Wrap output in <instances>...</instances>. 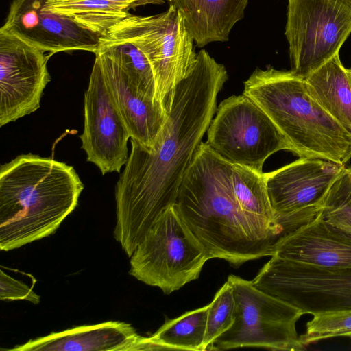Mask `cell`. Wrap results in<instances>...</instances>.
I'll list each match as a JSON object with an SVG mask.
<instances>
[{
  "label": "cell",
  "mask_w": 351,
  "mask_h": 351,
  "mask_svg": "<svg viewBox=\"0 0 351 351\" xmlns=\"http://www.w3.org/2000/svg\"><path fill=\"white\" fill-rule=\"evenodd\" d=\"M228 78L226 67L200 50L193 68L171 94L154 147L147 149L130 140L132 150L115 187L114 230V239L129 257L161 213L176 203Z\"/></svg>",
  "instance_id": "6da1fadb"
},
{
  "label": "cell",
  "mask_w": 351,
  "mask_h": 351,
  "mask_svg": "<svg viewBox=\"0 0 351 351\" xmlns=\"http://www.w3.org/2000/svg\"><path fill=\"white\" fill-rule=\"evenodd\" d=\"M233 165L202 141L183 177L175 205L211 258L238 267L271 256L274 243L241 209L232 184Z\"/></svg>",
  "instance_id": "7a4b0ae2"
},
{
  "label": "cell",
  "mask_w": 351,
  "mask_h": 351,
  "mask_svg": "<svg viewBox=\"0 0 351 351\" xmlns=\"http://www.w3.org/2000/svg\"><path fill=\"white\" fill-rule=\"evenodd\" d=\"M84 189L74 168L21 154L0 169V249L9 251L53 234Z\"/></svg>",
  "instance_id": "3957f363"
},
{
  "label": "cell",
  "mask_w": 351,
  "mask_h": 351,
  "mask_svg": "<svg viewBox=\"0 0 351 351\" xmlns=\"http://www.w3.org/2000/svg\"><path fill=\"white\" fill-rule=\"evenodd\" d=\"M243 95L271 119L300 158L345 165L351 158V134L310 95L305 79L290 71L256 69Z\"/></svg>",
  "instance_id": "277c9868"
},
{
  "label": "cell",
  "mask_w": 351,
  "mask_h": 351,
  "mask_svg": "<svg viewBox=\"0 0 351 351\" xmlns=\"http://www.w3.org/2000/svg\"><path fill=\"white\" fill-rule=\"evenodd\" d=\"M130 258L129 274L166 295L197 280L211 258L175 204L161 213Z\"/></svg>",
  "instance_id": "5b68a950"
},
{
  "label": "cell",
  "mask_w": 351,
  "mask_h": 351,
  "mask_svg": "<svg viewBox=\"0 0 351 351\" xmlns=\"http://www.w3.org/2000/svg\"><path fill=\"white\" fill-rule=\"evenodd\" d=\"M106 35L135 45L147 58L154 77L156 100L168 108L171 94L193 68L197 53L181 13L172 5L152 16L130 14Z\"/></svg>",
  "instance_id": "8992f818"
},
{
  "label": "cell",
  "mask_w": 351,
  "mask_h": 351,
  "mask_svg": "<svg viewBox=\"0 0 351 351\" xmlns=\"http://www.w3.org/2000/svg\"><path fill=\"white\" fill-rule=\"evenodd\" d=\"M227 280L234 298V322L208 350L243 347L288 351L306 349L295 327L304 315L300 309L259 290L252 281L233 274Z\"/></svg>",
  "instance_id": "52a82bcc"
},
{
  "label": "cell",
  "mask_w": 351,
  "mask_h": 351,
  "mask_svg": "<svg viewBox=\"0 0 351 351\" xmlns=\"http://www.w3.org/2000/svg\"><path fill=\"white\" fill-rule=\"evenodd\" d=\"M207 130L206 144L233 165L263 172L265 160L280 150L293 152L268 115L242 94L221 101Z\"/></svg>",
  "instance_id": "ba28073f"
},
{
  "label": "cell",
  "mask_w": 351,
  "mask_h": 351,
  "mask_svg": "<svg viewBox=\"0 0 351 351\" xmlns=\"http://www.w3.org/2000/svg\"><path fill=\"white\" fill-rule=\"evenodd\" d=\"M287 16L291 70L304 78L339 53L351 34L345 0H288Z\"/></svg>",
  "instance_id": "9c48e42d"
},
{
  "label": "cell",
  "mask_w": 351,
  "mask_h": 351,
  "mask_svg": "<svg viewBox=\"0 0 351 351\" xmlns=\"http://www.w3.org/2000/svg\"><path fill=\"white\" fill-rule=\"evenodd\" d=\"M303 314L351 308V268H328L271 256L251 280Z\"/></svg>",
  "instance_id": "30bf717a"
},
{
  "label": "cell",
  "mask_w": 351,
  "mask_h": 351,
  "mask_svg": "<svg viewBox=\"0 0 351 351\" xmlns=\"http://www.w3.org/2000/svg\"><path fill=\"white\" fill-rule=\"evenodd\" d=\"M0 29V126L35 112L51 80V55Z\"/></svg>",
  "instance_id": "8fae6325"
},
{
  "label": "cell",
  "mask_w": 351,
  "mask_h": 351,
  "mask_svg": "<svg viewBox=\"0 0 351 351\" xmlns=\"http://www.w3.org/2000/svg\"><path fill=\"white\" fill-rule=\"evenodd\" d=\"M80 138L87 161L103 176L119 173L125 166L130 135L96 58L84 94V126Z\"/></svg>",
  "instance_id": "7c38bea8"
},
{
  "label": "cell",
  "mask_w": 351,
  "mask_h": 351,
  "mask_svg": "<svg viewBox=\"0 0 351 351\" xmlns=\"http://www.w3.org/2000/svg\"><path fill=\"white\" fill-rule=\"evenodd\" d=\"M45 0H13L1 29L53 55L86 51L96 53L100 37L70 19L46 10Z\"/></svg>",
  "instance_id": "4fadbf2b"
},
{
  "label": "cell",
  "mask_w": 351,
  "mask_h": 351,
  "mask_svg": "<svg viewBox=\"0 0 351 351\" xmlns=\"http://www.w3.org/2000/svg\"><path fill=\"white\" fill-rule=\"evenodd\" d=\"M345 167L319 158H300L275 171L265 173L276 223L287 215L321 204Z\"/></svg>",
  "instance_id": "5bb4252c"
},
{
  "label": "cell",
  "mask_w": 351,
  "mask_h": 351,
  "mask_svg": "<svg viewBox=\"0 0 351 351\" xmlns=\"http://www.w3.org/2000/svg\"><path fill=\"white\" fill-rule=\"evenodd\" d=\"M95 55L130 138L152 149L165 123L168 108L144 94L106 52L97 51Z\"/></svg>",
  "instance_id": "9a60e30c"
},
{
  "label": "cell",
  "mask_w": 351,
  "mask_h": 351,
  "mask_svg": "<svg viewBox=\"0 0 351 351\" xmlns=\"http://www.w3.org/2000/svg\"><path fill=\"white\" fill-rule=\"evenodd\" d=\"M271 256L317 267L351 268V239L326 223L319 214L280 237L273 245Z\"/></svg>",
  "instance_id": "2e32d148"
},
{
  "label": "cell",
  "mask_w": 351,
  "mask_h": 351,
  "mask_svg": "<svg viewBox=\"0 0 351 351\" xmlns=\"http://www.w3.org/2000/svg\"><path fill=\"white\" fill-rule=\"evenodd\" d=\"M138 335L129 324L106 322L83 325L30 339L9 351H126Z\"/></svg>",
  "instance_id": "e0dca14e"
},
{
  "label": "cell",
  "mask_w": 351,
  "mask_h": 351,
  "mask_svg": "<svg viewBox=\"0 0 351 351\" xmlns=\"http://www.w3.org/2000/svg\"><path fill=\"white\" fill-rule=\"evenodd\" d=\"M182 14L185 27L202 48L229 40L230 32L245 14L249 0H167Z\"/></svg>",
  "instance_id": "ac0fdd59"
},
{
  "label": "cell",
  "mask_w": 351,
  "mask_h": 351,
  "mask_svg": "<svg viewBox=\"0 0 351 351\" xmlns=\"http://www.w3.org/2000/svg\"><path fill=\"white\" fill-rule=\"evenodd\" d=\"M304 79L310 95L351 134V69L339 53Z\"/></svg>",
  "instance_id": "d6986e66"
},
{
  "label": "cell",
  "mask_w": 351,
  "mask_h": 351,
  "mask_svg": "<svg viewBox=\"0 0 351 351\" xmlns=\"http://www.w3.org/2000/svg\"><path fill=\"white\" fill-rule=\"evenodd\" d=\"M232 184L241 209L266 238L275 243L281 236V231L275 222L265 173L234 165Z\"/></svg>",
  "instance_id": "ffe728a7"
},
{
  "label": "cell",
  "mask_w": 351,
  "mask_h": 351,
  "mask_svg": "<svg viewBox=\"0 0 351 351\" xmlns=\"http://www.w3.org/2000/svg\"><path fill=\"white\" fill-rule=\"evenodd\" d=\"M44 8L99 37L130 14L127 6L106 0H45Z\"/></svg>",
  "instance_id": "44dd1931"
},
{
  "label": "cell",
  "mask_w": 351,
  "mask_h": 351,
  "mask_svg": "<svg viewBox=\"0 0 351 351\" xmlns=\"http://www.w3.org/2000/svg\"><path fill=\"white\" fill-rule=\"evenodd\" d=\"M208 304L167 319L151 337L149 350H183L204 351Z\"/></svg>",
  "instance_id": "7402d4cb"
},
{
  "label": "cell",
  "mask_w": 351,
  "mask_h": 351,
  "mask_svg": "<svg viewBox=\"0 0 351 351\" xmlns=\"http://www.w3.org/2000/svg\"><path fill=\"white\" fill-rule=\"evenodd\" d=\"M98 51L109 54L121 66L133 84L157 102L151 66L144 53L135 45L128 40L105 35L100 37Z\"/></svg>",
  "instance_id": "603a6c76"
},
{
  "label": "cell",
  "mask_w": 351,
  "mask_h": 351,
  "mask_svg": "<svg viewBox=\"0 0 351 351\" xmlns=\"http://www.w3.org/2000/svg\"><path fill=\"white\" fill-rule=\"evenodd\" d=\"M321 217L351 239V167H345L322 202Z\"/></svg>",
  "instance_id": "cb8c5ba5"
},
{
  "label": "cell",
  "mask_w": 351,
  "mask_h": 351,
  "mask_svg": "<svg viewBox=\"0 0 351 351\" xmlns=\"http://www.w3.org/2000/svg\"><path fill=\"white\" fill-rule=\"evenodd\" d=\"M313 315L306 323L304 333L299 336L305 347L334 337L351 339V308L321 312Z\"/></svg>",
  "instance_id": "d4e9b609"
},
{
  "label": "cell",
  "mask_w": 351,
  "mask_h": 351,
  "mask_svg": "<svg viewBox=\"0 0 351 351\" xmlns=\"http://www.w3.org/2000/svg\"><path fill=\"white\" fill-rule=\"evenodd\" d=\"M234 307L232 287L227 280L208 304L203 344L204 351L208 350L214 341L232 325L234 319Z\"/></svg>",
  "instance_id": "484cf974"
},
{
  "label": "cell",
  "mask_w": 351,
  "mask_h": 351,
  "mask_svg": "<svg viewBox=\"0 0 351 351\" xmlns=\"http://www.w3.org/2000/svg\"><path fill=\"white\" fill-rule=\"evenodd\" d=\"M29 287L20 280L15 279L1 269L0 298L5 300H26L34 304L40 302V296Z\"/></svg>",
  "instance_id": "4316f807"
},
{
  "label": "cell",
  "mask_w": 351,
  "mask_h": 351,
  "mask_svg": "<svg viewBox=\"0 0 351 351\" xmlns=\"http://www.w3.org/2000/svg\"><path fill=\"white\" fill-rule=\"evenodd\" d=\"M115 2L127 6L130 9L137 7L144 6L149 4L162 5L165 3L164 0H106Z\"/></svg>",
  "instance_id": "83f0119b"
},
{
  "label": "cell",
  "mask_w": 351,
  "mask_h": 351,
  "mask_svg": "<svg viewBox=\"0 0 351 351\" xmlns=\"http://www.w3.org/2000/svg\"><path fill=\"white\" fill-rule=\"evenodd\" d=\"M346 2H348L351 5V0H345Z\"/></svg>",
  "instance_id": "f1b7e54d"
}]
</instances>
